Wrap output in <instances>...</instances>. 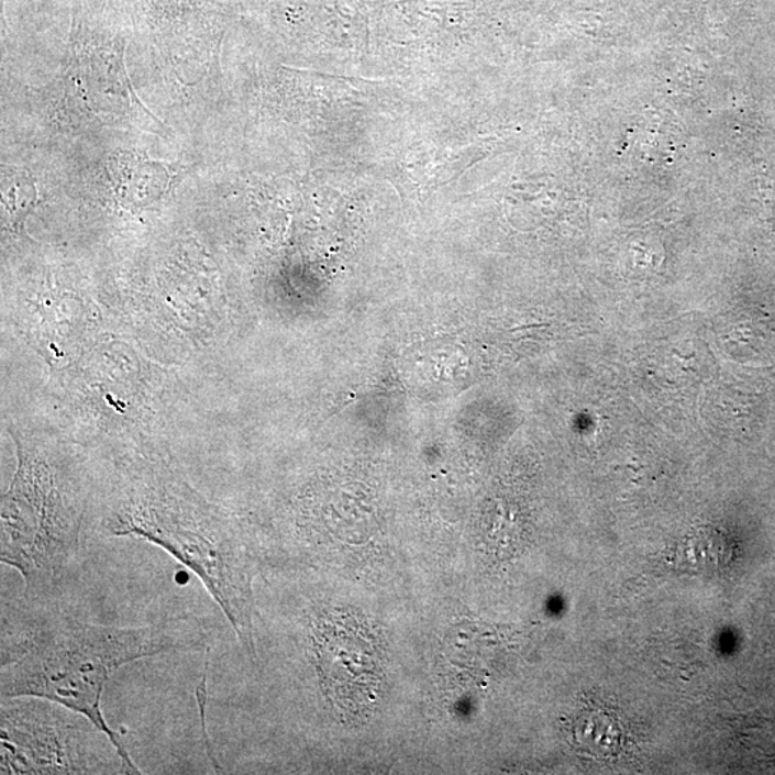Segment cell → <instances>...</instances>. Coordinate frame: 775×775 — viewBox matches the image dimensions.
I'll use <instances>...</instances> for the list:
<instances>
[{
	"label": "cell",
	"mask_w": 775,
	"mask_h": 775,
	"mask_svg": "<svg viewBox=\"0 0 775 775\" xmlns=\"http://www.w3.org/2000/svg\"><path fill=\"white\" fill-rule=\"evenodd\" d=\"M0 699H48L88 718L141 774L122 735L102 711L108 680L122 666L164 654L210 651L213 633L201 620L170 617L141 627L93 623L64 596L2 599Z\"/></svg>",
	"instance_id": "obj_1"
},
{
	"label": "cell",
	"mask_w": 775,
	"mask_h": 775,
	"mask_svg": "<svg viewBox=\"0 0 775 775\" xmlns=\"http://www.w3.org/2000/svg\"><path fill=\"white\" fill-rule=\"evenodd\" d=\"M100 525L110 538L144 540L189 568L256 660L261 557L236 519L164 465L137 464L117 477Z\"/></svg>",
	"instance_id": "obj_2"
},
{
	"label": "cell",
	"mask_w": 775,
	"mask_h": 775,
	"mask_svg": "<svg viewBox=\"0 0 775 775\" xmlns=\"http://www.w3.org/2000/svg\"><path fill=\"white\" fill-rule=\"evenodd\" d=\"M13 439L18 467L2 500L0 562L22 576L23 595L59 598L81 552L86 474L63 451Z\"/></svg>",
	"instance_id": "obj_3"
},
{
	"label": "cell",
	"mask_w": 775,
	"mask_h": 775,
	"mask_svg": "<svg viewBox=\"0 0 775 775\" xmlns=\"http://www.w3.org/2000/svg\"><path fill=\"white\" fill-rule=\"evenodd\" d=\"M0 774H133L88 718L48 699L0 704Z\"/></svg>",
	"instance_id": "obj_4"
},
{
	"label": "cell",
	"mask_w": 775,
	"mask_h": 775,
	"mask_svg": "<svg viewBox=\"0 0 775 775\" xmlns=\"http://www.w3.org/2000/svg\"><path fill=\"white\" fill-rule=\"evenodd\" d=\"M305 660L322 706L350 722L374 709L385 676L377 633L347 610L314 604L300 615Z\"/></svg>",
	"instance_id": "obj_5"
}]
</instances>
